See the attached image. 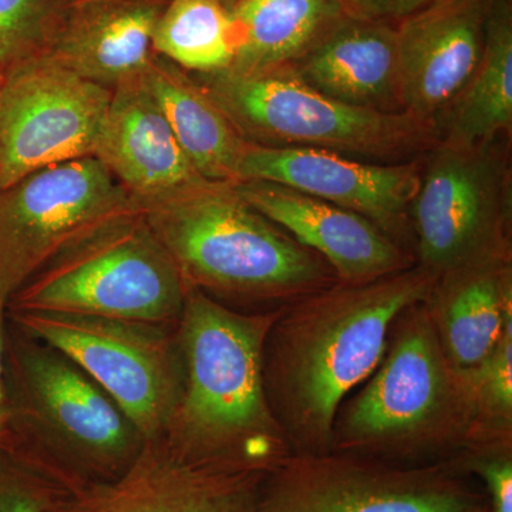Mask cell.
<instances>
[{
  "label": "cell",
  "mask_w": 512,
  "mask_h": 512,
  "mask_svg": "<svg viewBox=\"0 0 512 512\" xmlns=\"http://www.w3.org/2000/svg\"><path fill=\"white\" fill-rule=\"evenodd\" d=\"M437 276L419 265L363 284H336L281 308L264 349L266 396L295 454L328 453L348 394L382 362L407 309Z\"/></svg>",
  "instance_id": "obj_1"
},
{
  "label": "cell",
  "mask_w": 512,
  "mask_h": 512,
  "mask_svg": "<svg viewBox=\"0 0 512 512\" xmlns=\"http://www.w3.org/2000/svg\"><path fill=\"white\" fill-rule=\"evenodd\" d=\"M279 311H241L188 289L177 322L180 394L161 437L175 456L266 476L293 454L265 390V342Z\"/></svg>",
  "instance_id": "obj_2"
},
{
  "label": "cell",
  "mask_w": 512,
  "mask_h": 512,
  "mask_svg": "<svg viewBox=\"0 0 512 512\" xmlns=\"http://www.w3.org/2000/svg\"><path fill=\"white\" fill-rule=\"evenodd\" d=\"M141 211L187 291L231 308L279 309L339 282L320 256L252 208L234 184L207 181Z\"/></svg>",
  "instance_id": "obj_3"
},
{
  "label": "cell",
  "mask_w": 512,
  "mask_h": 512,
  "mask_svg": "<svg viewBox=\"0 0 512 512\" xmlns=\"http://www.w3.org/2000/svg\"><path fill=\"white\" fill-rule=\"evenodd\" d=\"M10 444L64 488L121 476L147 440L103 389L42 340L6 325Z\"/></svg>",
  "instance_id": "obj_4"
},
{
  "label": "cell",
  "mask_w": 512,
  "mask_h": 512,
  "mask_svg": "<svg viewBox=\"0 0 512 512\" xmlns=\"http://www.w3.org/2000/svg\"><path fill=\"white\" fill-rule=\"evenodd\" d=\"M372 379L343 403L330 451L409 460L470 447L473 416L427 301L397 318Z\"/></svg>",
  "instance_id": "obj_5"
},
{
  "label": "cell",
  "mask_w": 512,
  "mask_h": 512,
  "mask_svg": "<svg viewBox=\"0 0 512 512\" xmlns=\"http://www.w3.org/2000/svg\"><path fill=\"white\" fill-rule=\"evenodd\" d=\"M192 76L249 144L315 148L369 163L419 160L439 143L436 128L406 111L348 106L323 96L286 70Z\"/></svg>",
  "instance_id": "obj_6"
},
{
  "label": "cell",
  "mask_w": 512,
  "mask_h": 512,
  "mask_svg": "<svg viewBox=\"0 0 512 512\" xmlns=\"http://www.w3.org/2000/svg\"><path fill=\"white\" fill-rule=\"evenodd\" d=\"M185 295L177 265L137 210L60 252L6 302V312L175 323Z\"/></svg>",
  "instance_id": "obj_7"
},
{
  "label": "cell",
  "mask_w": 512,
  "mask_h": 512,
  "mask_svg": "<svg viewBox=\"0 0 512 512\" xmlns=\"http://www.w3.org/2000/svg\"><path fill=\"white\" fill-rule=\"evenodd\" d=\"M410 222L416 264L437 278L512 258L511 138L476 146L439 140L421 157Z\"/></svg>",
  "instance_id": "obj_8"
},
{
  "label": "cell",
  "mask_w": 512,
  "mask_h": 512,
  "mask_svg": "<svg viewBox=\"0 0 512 512\" xmlns=\"http://www.w3.org/2000/svg\"><path fill=\"white\" fill-rule=\"evenodd\" d=\"M9 322L60 350L99 384L147 441L160 440L180 394L177 322L60 312H6Z\"/></svg>",
  "instance_id": "obj_9"
},
{
  "label": "cell",
  "mask_w": 512,
  "mask_h": 512,
  "mask_svg": "<svg viewBox=\"0 0 512 512\" xmlns=\"http://www.w3.org/2000/svg\"><path fill=\"white\" fill-rule=\"evenodd\" d=\"M140 210L94 156L50 165L0 188V299L114 218Z\"/></svg>",
  "instance_id": "obj_10"
},
{
  "label": "cell",
  "mask_w": 512,
  "mask_h": 512,
  "mask_svg": "<svg viewBox=\"0 0 512 512\" xmlns=\"http://www.w3.org/2000/svg\"><path fill=\"white\" fill-rule=\"evenodd\" d=\"M450 464L400 466L328 451L291 454L266 474L258 512H467L480 507Z\"/></svg>",
  "instance_id": "obj_11"
},
{
  "label": "cell",
  "mask_w": 512,
  "mask_h": 512,
  "mask_svg": "<svg viewBox=\"0 0 512 512\" xmlns=\"http://www.w3.org/2000/svg\"><path fill=\"white\" fill-rule=\"evenodd\" d=\"M111 94L49 55L6 70L0 86V188L50 165L93 156Z\"/></svg>",
  "instance_id": "obj_12"
},
{
  "label": "cell",
  "mask_w": 512,
  "mask_h": 512,
  "mask_svg": "<svg viewBox=\"0 0 512 512\" xmlns=\"http://www.w3.org/2000/svg\"><path fill=\"white\" fill-rule=\"evenodd\" d=\"M421 158L379 164L315 148L249 144L239 164L238 183L284 185L372 221L414 255L410 208L420 187Z\"/></svg>",
  "instance_id": "obj_13"
},
{
  "label": "cell",
  "mask_w": 512,
  "mask_h": 512,
  "mask_svg": "<svg viewBox=\"0 0 512 512\" xmlns=\"http://www.w3.org/2000/svg\"><path fill=\"white\" fill-rule=\"evenodd\" d=\"M265 477L197 466L151 440L121 476L67 488L46 512H258Z\"/></svg>",
  "instance_id": "obj_14"
},
{
  "label": "cell",
  "mask_w": 512,
  "mask_h": 512,
  "mask_svg": "<svg viewBox=\"0 0 512 512\" xmlns=\"http://www.w3.org/2000/svg\"><path fill=\"white\" fill-rule=\"evenodd\" d=\"M493 2L443 0L396 25L403 111L437 131L480 63Z\"/></svg>",
  "instance_id": "obj_15"
},
{
  "label": "cell",
  "mask_w": 512,
  "mask_h": 512,
  "mask_svg": "<svg viewBox=\"0 0 512 512\" xmlns=\"http://www.w3.org/2000/svg\"><path fill=\"white\" fill-rule=\"evenodd\" d=\"M234 185L252 208L320 256L343 284L375 281L416 265L412 252L356 212L284 185Z\"/></svg>",
  "instance_id": "obj_16"
},
{
  "label": "cell",
  "mask_w": 512,
  "mask_h": 512,
  "mask_svg": "<svg viewBox=\"0 0 512 512\" xmlns=\"http://www.w3.org/2000/svg\"><path fill=\"white\" fill-rule=\"evenodd\" d=\"M93 156L140 210L207 183L185 156L143 79L113 90Z\"/></svg>",
  "instance_id": "obj_17"
},
{
  "label": "cell",
  "mask_w": 512,
  "mask_h": 512,
  "mask_svg": "<svg viewBox=\"0 0 512 512\" xmlns=\"http://www.w3.org/2000/svg\"><path fill=\"white\" fill-rule=\"evenodd\" d=\"M168 0H67L45 55L83 79L114 90L143 79Z\"/></svg>",
  "instance_id": "obj_18"
},
{
  "label": "cell",
  "mask_w": 512,
  "mask_h": 512,
  "mask_svg": "<svg viewBox=\"0 0 512 512\" xmlns=\"http://www.w3.org/2000/svg\"><path fill=\"white\" fill-rule=\"evenodd\" d=\"M282 70L348 106L403 111L397 30L390 23L346 15L305 56Z\"/></svg>",
  "instance_id": "obj_19"
},
{
  "label": "cell",
  "mask_w": 512,
  "mask_h": 512,
  "mask_svg": "<svg viewBox=\"0 0 512 512\" xmlns=\"http://www.w3.org/2000/svg\"><path fill=\"white\" fill-rule=\"evenodd\" d=\"M427 308L451 366L457 372L477 366L512 320V258L490 259L439 276Z\"/></svg>",
  "instance_id": "obj_20"
},
{
  "label": "cell",
  "mask_w": 512,
  "mask_h": 512,
  "mask_svg": "<svg viewBox=\"0 0 512 512\" xmlns=\"http://www.w3.org/2000/svg\"><path fill=\"white\" fill-rule=\"evenodd\" d=\"M143 82L197 173L212 183H238L248 143L197 79L156 55Z\"/></svg>",
  "instance_id": "obj_21"
},
{
  "label": "cell",
  "mask_w": 512,
  "mask_h": 512,
  "mask_svg": "<svg viewBox=\"0 0 512 512\" xmlns=\"http://www.w3.org/2000/svg\"><path fill=\"white\" fill-rule=\"evenodd\" d=\"M232 15L238 46L227 70L261 74L298 62L346 13L336 0H239Z\"/></svg>",
  "instance_id": "obj_22"
},
{
  "label": "cell",
  "mask_w": 512,
  "mask_h": 512,
  "mask_svg": "<svg viewBox=\"0 0 512 512\" xmlns=\"http://www.w3.org/2000/svg\"><path fill=\"white\" fill-rule=\"evenodd\" d=\"M439 140L476 146L512 138V0H494L476 72L437 124Z\"/></svg>",
  "instance_id": "obj_23"
},
{
  "label": "cell",
  "mask_w": 512,
  "mask_h": 512,
  "mask_svg": "<svg viewBox=\"0 0 512 512\" xmlns=\"http://www.w3.org/2000/svg\"><path fill=\"white\" fill-rule=\"evenodd\" d=\"M237 46L232 10L218 0H168L153 36L156 55L194 74L229 69Z\"/></svg>",
  "instance_id": "obj_24"
},
{
  "label": "cell",
  "mask_w": 512,
  "mask_h": 512,
  "mask_svg": "<svg viewBox=\"0 0 512 512\" xmlns=\"http://www.w3.org/2000/svg\"><path fill=\"white\" fill-rule=\"evenodd\" d=\"M473 416L471 446L511 443L512 320L483 362L458 372ZM468 447V448H470Z\"/></svg>",
  "instance_id": "obj_25"
},
{
  "label": "cell",
  "mask_w": 512,
  "mask_h": 512,
  "mask_svg": "<svg viewBox=\"0 0 512 512\" xmlns=\"http://www.w3.org/2000/svg\"><path fill=\"white\" fill-rule=\"evenodd\" d=\"M67 0H0V67L45 55L52 45Z\"/></svg>",
  "instance_id": "obj_26"
},
{
  "label": "cell",
  "mask_w": 512,
  "mask_h": 512,
  "mask_svg": "<svg viewBox=\"0 0 512 512\" xmlns=\"http://www.w3.org/2000/svg\"><path fill=\"white\" fill-rule=\"evenodd\" d=\"M66 488L13 453H0V512H46Z\"/></svg>",
  "instance_id": "obj_27"
},
{
  "label": "cell",
  "mask_w": 512,
  "mask_h": 512,
  "mask_svg": "<svg viewBox=\"0 0 512 512\" xmlns=\"http://www.w3.org/2000/svg\"><path fill=\"white\" fill-rule=\"evenodd\" d=\"M458 471H470L484 481L490 512H512L511 443H491L467 448Z\"/></svg>",
  "instance_id": "obj_28"
},
{
  "label": "cell",
  "mask_w": 512,
  "mask_h": 512,
  "mask_svg": "<svg viewBox=\"0 0 512 512\" xmlns=\"http://www.w3.org/2000/svg\"><path fill=\"white\" fill-rule=\"evenodd\" d=\"M343 12L352 18L399 25L443 0H336Z\"/></svg>",
  "instance_id": "obj_29"
},
{
  "label": "cell",
  "mask_w": 512,
  "mask_h": 512,
  "mask_svg": "<svg viewBox=\"0 0 512 512\" xmlns=\"http://www.w3.org/2000/svg\"><path fill=\"white\" fill-rule=\"evenodd\" d=\"M6 303L0 299V453H9L12 437H10L8 387H6Z\"/></svg>",
  "instance_id": "obj_30"
},
{
  "label": "cell",
  "mask_w": 512,
  "mask_h": 512,
  "mask_svg": "<svg viewBox=\"0 0 512 512\" xmlns=\"http://www.w3.org/2000/svg\"><path fill=\"white\" fill-rule=\"evenodd\" d=\"M218 2H220L221 5H224L225 8L232 10L237 6L239 0H218Z\"/></svg>",
  "instance_id": "obj_31"
},
{
  "label": "cell",
  "mask_w": 512,
  "mask_h": 512,
  "mask_svg": "<svg viewBox=\"0 0 512 512\" xmlns=\"http://www.w3.org/2000/svg\"><path fill=\"white\" fill-rule=\"evenodd\" d=\"M467 512H490L487 505H480V507L473 508V510Z\"/></svg>",
  "instance_id": "obj_32"
},
{
  "label": "cell",
  "mask_w": 512,
  "mask_h": 512,
  "mask_svg": "<svg viewBox=\"0 0 512 512\" xmlns=\"http://www.w3.org/2000/svg\"><path fill=\"white\" fill-rule=\"evenodd\" d=\"M3 74H5V72H3L2 67H0V86H2Z\"/></svg>",
  "instance_id": "obj_33"
}]
</instances>
